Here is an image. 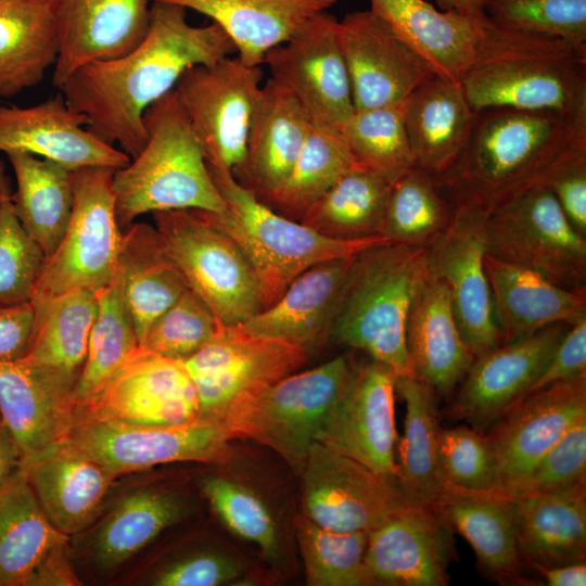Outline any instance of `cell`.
Masks as SVG:
<instances>
[{
  "mask_svg": "<svg viewBox=\"0 0 586 586\" xmlns=\"http://www.w3.org/2000/svg\"><path fill=\"white\" fill-rule=\"evenodd\" d=\"M434 508L471 545L487 578L505 585L530 584L518 549L513 500L500 492L450 485Z\"/></svg>",
  "mask_w": 586,
  "mask_h": 586,
  "instance_id": "4dcf8cb0",
  "label": "cell"
},
{
  "mask_svg": "<svg viewBox=\"0 0 586 586\" xmlns=\"http://www.w3.org/2000/svg\"><path fill=\"white\" fill-rule=\"evenodd\" d=\"M391 186L383 177L355 166L317 199L298 221L336 241L381 237Z\"/></svg>",
  "mask_w": 586,
  "mask_h": 586,
  "instance_id": "7bdbcfd3",
  "label": "cell"
},
{
  "mask_svg": "<svg viewBox=\"0 0 586 586\" xmlns=\"http://www.w3.org/2000/svg\"><path fill=\"white\" fill-rule=\"evenodd\" d=\"M524 563L559 565L586 559V479L513 500Z\"/></svg>",
  "mask_w": 586,
  "mask_h": 586,
  "instance_id": "836d02e7",
  "label": "cell"
},
{
  "mask_svg": "<svg viewBox=\"0 0 586 586\" xmlns=\"http://www.w3.org/2000/svg\"><path fill=\"white\" fill-rule=\"evenodd\" d=\"M352 364L342 355L313 369L295 371L232 402L218 423L231 438L255 440L292 466L303 468L346 384Z\"/></svg>",
  "mask_w": 586,
  "mask_h": 586,
  "instance_id": "52a82bcc",
  "label": "cell"
},
{
  "mask_svg": "<svg viewBox=\"0 0 586 586\" xmlns=\"http://www.w3.org/2000/svg\"><path fill=\"white\" fill-rule=\"evenodd\" d=\"M438 9L454 11L459 14L472 17L480 22H486L483 0H435Z\"/></svg>",
  "mask_w": 586,
  "mask_h": 586,
  "instance_id": "e7e4bbea",
  "label": "cell"
},
{
  "mask_svg": "<svg viewBox=\"0 0 586 586\" xmlns=\"http://www.w3.org/2000/svg\"><path fill=\"white\" fill-rule=\"evenodd\" d=\"M58 52L51 0H0L1 98L39 85Z\"/></svg>",
  "mask_w": 586,
  "mask_h": 586,
  "instance_id": "f35d334b",
  "label": "cell"
},
{
  "mask_svg": "<svg viewBox=\"0 0 586 586\" xmlns=\"http://www.w3.org/2000/svg\"><path fill=\"white\" fill-rule=\"evenodd\" d=\"M454 213L441 181L415 166L391 186L381 237L391 243L430 247L448 228Z\"/></svg>",
  "mask_w": 586,
  "mask_h": 586,
  "instance_id": "bcb514c9",
  "label": "cell"
},
{
  "mask_svg": "<svg viewBox=\"0 0 586 586\" xmlns=\"http://www.w3.org/2000/svg\"><path fill=\"white\" fill-rule=\"evenodd\" d=\"M484 219L455 207L450 225L428 252V269L446 285L461 336L475 357L502 343L484 264Z\"/></svg>",
  "mask_w": 586,
  "mask_h": 586,
  "instance_id": "ac0fdd59",
  "label": "cell"
},
{
  "mask_svg": "<svg viewBox=\"0 0 586 586\" xmlns=\"http://www.w3.org/2000/svg\"><path fill=\"white\" fill-rule=\"evenodd\" d=\"M237 52L216 23L193 26L180 5L154 1L149 29L126 54L76 69L59 88L86 128L133 158L146 141V109L171 91L190 67L212 65Z\"/></svg>",
  "mask_w": 586,
  "mask_h": 586,
  "instance_id": "6da1fadb",
  "label": "cell"
},
{
  "mask_svg": "<svg viewBox=\"0 0 586 586\" xmlns=\"http://www.w3.org/2000/svg\"><path fill=\"white\" fill-rule=\"evenodd\" d=\"M477 114L461 82L434 76L419 86L404 111L415 165L442 179L462 154Z\"/></svg>",
  "mask_w": 586,
  "mask_h": 586,
  "instance_id": "d6a6232c",
  "label": "cell"
},
{
  "mask_svg": "<svg viewBox=\"0 0 586 586\" xmlns=\"http://www.w3.org/2000/svg\"><path fill=\"white\" fill-rule=\"evenodd\" d=\"M21 460V449L0 417V488L18 471Z\"/></svg>",
  "mask_w": 586,
  "mask_h": 586,
  "instance_id": "be15d7a7",
  "label": "cell"
},
{
  "mask_svg": "<svg viewBox=\"0 0 586 586\" xmlns=\"http://www.w3.org/2000/svg\"><path fill=\"white\" fill-rule=\"evenodd\" d=\"M586 140V115L489 107L455 166L440 179L454 207L485 217L545 186L556 166Z\"/></svg>",
  "mask_w": 586,
  "mask_h": 586,
  "instance_id": "7a4b0ae2",
  "label": "cell"
},
{
  "mask_svg": "<svg viewBox=\"0 0 586 586\" xmlns=\"http://www.w3.org/2000/svg\"><path fill=\"white\" fill-rule=\"evenodd\" d=\"M483 232L487 254L559 286L586 289V238L570 224L546 186L486 216Z\"/></svg>",
  "mask_w": 586,
  "mask_h": 586,
  "instance_id": "30bf717a",
  "label": "cell"
},
{
  "mask_svg": "<svg viewBox=\"0 0 586 586\" xmlns=\"http://www.w3.org/2000/svg\"><path fill=\"white\" fill-rule=\"evenodd\" d=\"M396 378L387 366L370 357L353 361L346 384L317 440L395 483Z\"/></svg>",
  "mask_w": 586,
  "mask_h": 586,
  "instance_id": "5bb4252c",
  "label": "cell"
},
{
  "mask_svg": "<svg viewBox=\"0 0 586 586\" xmlns=\"http://www.w3.org/2000/svg\"><path fill=\"white\" fill-rule=\"evenodd\" d=\"M97 296L98 313L90 330L84 366L73 391L75 415L101 392L140 347L125 303L118 268Z\"/></svg>",
  "mask_w": 586,
  "mask_h": 586,
  "instance_id": "ee69618b",
  "label": "cell"
},
{
  "mask_svg": "<svg viewBox=\"0 0 586 586\" xmlns=\"http://www.w3.org/2000/svg\"><path fill=\"white\" fill-rule=\"evenodd\" d=\"M581 374H586V319L568 327L525 395Z\"/></svg>",
  "mask_w": 586,
  "mask_h": 586,
  "instance_id": "680465c9",
  "label": "cell"
},
{
  "mask_svg": "<svg viewBox=\"0 0 586 586\" xmlns=\"http://www.w3.org/2000/svg\"><path fill=\"white\" fill-rule=\"evenodd\" d=\"M396 393L405 404L398 446L399 489L408 502L435 507L450 487L438 457L442 428L437 395L416 375L397 377Z\"/></svg>",
  "mask_w": 586,
  "mask_h": 586,
  "instance_id": "8d00e7d4",
  "label": "cell"
},
{
  "mask_svg": "<svg viewBox=\"0 0 586 586\" xmlns=\"http://www.w3.org/2000/svg\"><path fill=\"white\" fill-rule=\"evenodd\" d=\"M355 166L341 131L313 122L285 181L259 201L298 221L317 199Z\"/></svg>",
  "mask_w": 586,
  "mask_h": 586,
  "instance_id": "f6af8a7d",
  "label": "cell"
},
{
  "mask_svg": "<svg viewBox=\"0 0 586 586\" xmlns=\"http://www.w3.org/2000/svg\"><path fill=\"white\" fill-rule=\"evenodd\" d=\"M405 101L354 111L339 129L355 164L391 183L416 166L405 128Z\"/></svg>",
  "mask_w": 586,
  "mask_h": 586,
  "instance_id": "7dc6e473",
  "label": "cell"
},
{
  "mask_svg": "<svg viewBox=\"0 0 586 586\" xmlns=\"http://www.w3.org/2000/svg\"><path fill=\"white\" fill-rule=\"evenodd\" d=\"M143 123L146 130L143 148L113 176L119 228L127 229L146 213L178 209L226 213L227 204L174 89L146 109Z\"/></svg>",
  "mask_w": 586,
  "mask_h": 586,
  "instance_id": "5b68a950",
  "label": "cell"
},
{
  "mask_svg": "<svg viewBox=\"0 0 586 586\" xmlns=\"http://www.w3.org/2000/svg\"><path fill=\"white\" fill-rule=\"evenodd\" d=\"M440 464L446 481L473 492H500L494 453L485 433L463 424L441 429Z\"/></svg>",
  "mask_w": 586,
  "mask_h": 586,
  "instance_id": "db71d44e",
  "label": "cell"
},
{
  "mask_svg": "<svg viewBox=\"0 0 586 586\" xmlns=\"http://www.w3.org/2000/svg\"><path fill=\"white\" fill-rule=\"evenodd\" d=\"M21 470L48 520L67 536L82 533L99 519L117 477L67 436L23 456Z\"/></svg>",
  "mask_w": 586,
  "mask_h": 586,
  "instance_id": "cb8c5ba5",
  "label": "cell"
},
{
  "mask_svg": "<svg viewBox=\"0 0 586 586\" xmlns=\"http://www.w3.org/2000/svg\"><path fill=\"white\" fill-rule=\"evenodd\" d=\"M586 417V374L558 381L515 402L484 432L504 492Z\"/></svg>",
  "mask_w": 586,
  "mask_h": 586,
  "instance_id": "44dd1931",
  "label": "cell"
},
{
  "mask_svg": "<svg viewBox=\"0 0 586 586\" xmlns=\"http://www.w3.org/2000/svg\"><path fill=\"white\" fill-rule=\"evenodd\" d=\"M460 82L477 112L511 107L586 115V46L488 21Z\"/></svg>",
  "mask_w": 586,
  "mask_h": 586,
  "instance_id": "3957f363",
  "label": "cell"
},
{
  "mask_svg": "<svg viewBox=\"0 0 586 586\" xmlns=\"http://www.w3.org/2000/svg\"><path fill=\"white\" fill-rule=\"evenodd\" d=\"M429 247L382 243L351 263L330 341L364 352L397 377L415 375L406 342L411 302L428 273Z\"/></svg>",
  "mask_w": 586,
  "mask_h": 586,
  "instance_id": "277c9868",
  "label": "cell"
},
{
  "mask_svg": "<svg viewBox=\"0 0 586 586\" xmlns=\"http://www.w3.org/2000/svg\"><path fill=\"white\" fill-rule=\"evenodd\" d=\"M152 215L189 289L205 302L220 326L242 324L263 309L255 271L231 237L198 209Z\"/></svg>",
  "mask_w": 586,
  "mask_h": 586,
  "instance_id": "9c48e42d",
  "label": "cell"
},
{
  "mask_svg": "<svg viewBox=\"0 0 586 586\" xmlns=\"http://www.w3.org/2000/svg\"><path fill=\"white\" fill-rule=\"evenodd\" d=\"M262 79V65L231 55L190 67L178 79L174 90L207 163L230 171L241 165Z\"/></svg>",
  "mask_w": 586,
  "mask_h": 586,
  "instance_id": "8fae6325",
  "label": "cell"
},
{
  "mask_svg": "<svg viewBox=\"0 0 586 586\" xmlns=\"http://www.w3.org/2000/svg\"><path fill=\"white\" fill-rule=\"evenodd\" d=\"M534 570L544 578L548 586H585V561L559 565H533Z\"/></svg>",
  "mask_w": 586,
  "mask_h": 586,
  "instance_id": "6125c7cd",
  "label": "cell"
},
{
  "mask_svg": "<svg viewBox=\"0 0 586 586\" xmlns=\"http://www.w3.org/2000/svg\"><path fill=\"white\" fill-rule=\"evenodd\" d=\"M67 540L53 546L39 562L28 586H78L77 577L68 556Z\"/></svg>",
  "mask_w": 586,
  "mask_h": 586,
  "instance_id": "94428289",
  "label": "cell"
},
{
  "mask_svg": "<svg viewBox=\"0 0 586 586\" xmlns=\"http://www.w3.org/2000/svg\"><path fill=\"white\" fill-rule=\"evenodd\" d=\"M12 193L0 161V306L31 301L46 258L17 219Z\"/></svg>",
  "mask_w": 586,
  "mask_h": 586,
  "instance_id": "681fc988",
  "label": "cell"
},
{
  "mask_svg": "<svg viewBox=\"0 0 586 586\" xmlns=\"http://www.w3.org/2000/svg\"><path fill=\"white\" fill-rule=\"evenodd\" d=\"M154 0H51L59 38L52 85L79 67L122 56L144 38Z\"/></svg>",
  "mask_w": 586,
  "mask_h": 586,
  "instance_id": "603a6c76",
  "label": "cell"
},
{
  "mask_svg": "<svg viewBox=\"0 0 586 586\" xmlns=\"http://www.w3.org/2000/svg\"><path fill=\"white\" fill-rule=\"evenodd\" d=\"M406 342L415 375L440 397H450L475 359L459 331L446 285L429 269L411 302Z\"/></svg>",
  "mask_w": 586,
  "mask_h": 586,
  "instance_id": "f1b7e54d",
  "label": "cell"
},
{
  "mask_svg": "<svg viewBox=\"0 0 586 586\" xmlns=\"http://www.w3.org/2000/svg\"><path fill=\"white\" fill-rule=\"evenodd\" d=\"M123 293L139 344L151 324L189 289L155 227L132 224L118 257Z\"/></svg>",
  "mask_w": 586,
  "mask_h": 586,
  "instance_id": "74e56055",
  "label": "cell"
},
{
  "mask_svg": "<svg viewBox=\"0 0 586 586\" xmlns=\"http://www.w3.org/2000/svg\"><path fill=\"white\" fill-rule=\"evenodd\" d=\"M62 93L27 107L0 106V152L23 151L71 170L85 167L120 169L130 157L87 128Z\"/></svg>",
  "mask_w": 586,
  "mask_h": 586,
  "instance_id": "d4e9b609",
  "label": "cell"
},
{
  "mask_svg": "<svg viewBox=\"0 0 586 586\" xmlns=\"http://www.w3.org/2000/svg\"><path fill=\"white\" fill-rule=\"evenodd\" d=\"M483 8L495 25L586 46V0H483Z\"/></svg>",
  "mask_w": 586,
  "mask_h": 586,
  "instance_id": "816d5d0a",
  "label": "cell"
},
{
  "mask_svg": "<svg viewBox=\"0 0 586 586\" xmlns=\"http://www.w3.org/2000/svg\"><path fill=\"white\" fill-rule=\"evenodd\" d=\"M574 229L586 238V140L552 170L546 184Z\"/></svg>",
  "mask_w": 586,
  "mask_h": 586,
  "instance_id": "6f0895ef",
  "label": "cell"
},
{
  "mask_svg": "<svg viewBox=\"0 0 586 586\" xmlns=\"http://www.w3.org/2000/svg\"><path fill=\"white\" fill-rule=\"evenodd\" d=\"M453 530L431 506L405 502L368 532L365 585L445 586Z\"/></svg>",
  "mask_w": 586,
  "mask_h": 586,
  "instance_id": "e0dca14e",
  "label": "cell"
},
{
  "mask_svg": "<svg viewBox=\"0 0 586 586\" xmlns=\"http://www.w3.org/2000/svg\"><path fill=\"white\" fill-rule=\"evenodd\" d=\"M242 574L240 562L218 552L189 555L158 570L151 584L157 586H218Z\"/></svg>",
  "mask_w": 586,
  "mask_h": 586,
  "instance_id": "9f6ffc18",
  "label": "cell"
},
{
  "mask_svg": "<svg viewBox=\"0 0 586 586\" xmlns=\"http://www.w3.org/2000/svg\"><path fill=\"white\" fill-rule=\"evenodd\" d=\"M311 125L296 98L269 78L252 114L243 161L232 175L258 200L266 198L290 175Z\"/></svg>",
  "mask_w": 586,
  "mask_h": 586,
  "instance_id": "484cf974",
  "label": "cell"
},
{
  "mask_svg": "<svg viewBox=\"0 0 586 586\" xmlns=\"http://www.w3.org/2000/svg\"><path fill=\"white\" fill-rule=\"evenodd\" d=\"M586 479V417L576 421L504 495L517 500Z\"/></svg>",
  "mask_w": 586,
  "mask_h": 586,
  "instance_id": "11a10c76",
  "label": "cell"
},
{
  "mask_svg": "<svg viewBox=\"0 0 586 586\" xmlns=\"http://www.w3.org/2000/svg\"><path fill=\"white\" fill-rule=\"evenodd\" d=\"M74 385L25 358L0 362V417L22 457L68 436Z\"/></svg>",
  "mask_w": 586,
  "mask_h": 586,
  "instance_id": "4316f807",
  "label": "cell"
},
{
  "mask_svg": "<svg viewBox=\"0 0 586 586\" xmlns=\"http://www.w3.org/2000/svg\"><path fill=\"white\" fill-rule=\"evenodd\" d=\"M370 9L432 69L460 82L488 23L435 8L425 0H369Z\"/></svg>",
  "mask_w": 586,
  "mask_h": 586,
  "instance_id": "f546056e",
  "label": "cell"
},
{
  "mask_svg": "<svg viewBox=\"0 0 586 586\" xmlns=\"http://www.w3.org/2000/svg\"><path fill=\"white\" fill-rule=\"evenodd\" d=\"M337 39L355 111L400 103L435 76L371 10L339 21Z\"/></svg>",
  "mask_w": 586,
  "mask_h": 586,
  "instance_id": "7402d4cb",
  "label": "cell"
},
{
  "mask_svg": "<svg viewBox=\"0 0 586 586\" xmlns=\"http://www.w3.org/2000/svg\"><path fill=\"white\" fill-rule=\"evenodd\" d=\"M77 418L174 425L200 417L195 387L183 365L139 347Z\"/></svg>",
  "mask_w": 586,
  "mask_h": 586,
  "instance_id": "d6986e66",
  "label": "cell"
},
{
  "mask_svg": "<svg viewBox=\"0 0 586 586\" xmlns=\"http://www.w3.org/2000/svg\"><path fill=\"white\" fill-rule=\"evenodd\" d=\"M337 22L327 11L315 14L286 41L269 50L263 64L314 123L340 129L355 109Z\"/></svg>",
  "mask_w": 586,
  "mask_h": 586,
  "instance_id": "9a60e30c",
  "label": "cell"
},
{
  "mask_svg": "<svg viewBox=\"0 0 586 586\" xmlns=\"http://www.w3.org/2000/svg\"><path fill=\"white\" fill-rule=\"evenodd\" d=\"M68 538L48 520L20 467L0 488V586H28L47 552Z\"/></svg>",
  "mask_w": 586,
  "mask_h": 586,
  "instance_id": "60d3db41",
  "label": "cell"
},
{
  "mask_svg": "<svg viewBox=\"0 0 586 586\" xmlns=\"http://www.w3.org/2000/svg\"><path fill=\"white\" fill-rule=\"evenodd\" d=\"M207 166L228 209L224 214L198 211L231 237L246 255L258 281L263 309L273 304L292 280L310 266L351 257L370 246L390 242L383 237L359 241L322 237L259 201L229 169L209 163Z\"/></svg>",
  "mask_w": 586,
  "mask_h": 586,
  "instance_id": "8992f818",
  "label": "cell"
},
{
  "mask_svg": "<svg viewBox=\"0 0 586 586\" xmlns=\"http://www.w3.org/2000/svg\"><path fill=\"white\" fill-rule=\"evenodd\" d=\"M307 357L295 344L257 336L235 324L219 326L212 340L181 364L195 387L199 417L218 422L232 402L297 371Z\"/></svg>",
  "mask_w": 586,
  "mask_h": 586,
  "instance_id": "4fadbf2b",
  "label": "cell"
},
{
  "mask_svg": "<svg viewBox=\"0 0 586 586\" xmlns=\"http://www.w3.org/2000/svg\"><path fill=\"white\" fill-rule=\"evenodd\" d=\"M16 182L13 208L24 230L46 257L60 243L74 200V171L23 151L5 153Z\"/></svg>",
  "mask_w": 586,
  "mask_h": 586,
  "instance_id": "ab89813d",
  "label": "cell"
},
{
  "mask_svg": "<svg viewBox=\"0 0 586 586\" xmlns=\"http://www.w3.org/2000/svg\"><path fill=\"white\" fill-rule=\"evenodd\" d=\"M188 513V501L178 492L137 489L84 531L85 556L100 571L115 570Z\"/></svg>",
  "mask_w": 586,
  "mask_h": 586,
  "instance_id": "e575fe53",
  "label": "cell"
},
{
  "mask_svg": "<svg viewBox=\"0 0 586 586\" xmlns=\"http://www.w3.org/2000/svg\"><path fill=\"white\" fill-rule=\"evenodd\" d=\"M296 537L310 586H365L367 532L321 527L307 517L295 520Z\"/></svg>",
  "mask_w": 586,
  "mask_h": 586,
  "instance_id": "c3c4849f",
  "label": "cell"
},
{
  "mask_svg": "<svg viewBox=\"0 0 586 586\" xmlns=\"http://www.w3.org/2000/svg\"><path fill=\"white\" fill-rule=\"evenodd\" d=\"M202 489L221 521L238 536L252 542L269 557L279 551L272 517L265 504L241 484L221 476H207Z\"/></svg>",
  "mask_w": 586,
  "mask_h": 586,
  "instance_id": "f5cc1de1",
  "label": "cell"
},
{
  "mask_svg": "<svg viewBox=\"0 0 586 586\" xmlns=\"http://www.w3.org/2000/svg\"><path fill=\"white\" fill-rule=\"evenodd\" d=\"M219 326L205 302L188 289L151 324L140 347L181 362L206 345Z\"/></svg>",
  "mask_w": 586,
  "mask_h": 586,
  "instance_id": "f907efd6",
  "label": "cell"
},
{
  "mask_svg": "<svg viewBox=\"0 0 586 586\" xmlns=\"http://www.w3.org/2000/svg\"><path fill=\"white\" fill-rule=\"evenodd\" d=\"M354 256L310 266L292 280L273 304L242 323V328L257 336L290 342L308 354L323 345L330 341L336 306Z\"/></svg>",
  "mask_w": 586,
  "mask_h": 586,
  "instance_id": "83f0119b",
  "label": "cell"
},
{
  "mask_svg": "<svg viewBox=\"0 0 586 586\" xmlns=\"http://www.w3.org/2000/svg\"><path fill=\"white\" fill-rule=\"evenodd\" d=\"M209 17L232 40L238 58L262 65L266 53L286 41L309 17L337 0H154Z\"/></svg>",
  "mask_w": 586,
  "mask_h": 586,
  "instance_id": "d590c367",
  "label": "cell"
},
{
  "mask_svg": "<svg viewBox=\"0 0 586 586\" xmlns=\"http://www.w3.org/2000/svg\"><path fill=\"white\" fill-rule=\"evenodd\" d=\"M115 169L74 170L73 208L66 230L44 258L33 304L77 292H98L115 276L123 233L113 192Z\"/></svg>",
  "mask_w": 586,
  "mask_h": 586,
  "instance_id": "ba28073f",
  "label": "cell"
},
{
  "mask_svg": "<svg viewBox=\"0 0 586 586\" xmlns=\"http://www.w3.org/2000/svg\"><path fill=\"white\" fill-rule=\"evenodd\" d=\"M488 279L502 343L548 326H573L586 319V289L559 286L539 273L486 253Z\"/></svg>",
  "mask_w": 586,
  "mask_h": 586,
  "instance_id": "1f68e13d",
  "label": "cell"
},
{
  "mask_svg": "<svg viewBox=\"0 0 586 586\" xmlns=\"http://www.w3.org/2000/svg\"><path fill=\"white\" fill-rule=\"evenodd\" d=\"M569 326L557 323L475 357L456 387L447 417L479 432L525 396Z\"/></svg>",
  "mask_w": 586,
  "mask_h": 586,
  "instance_id": "ffe728a7",
  "label": "cell"
},
{
  "mask_svg": "<svg viewBox=\"0 0 586 586\" xmlns=\"http://www.w3.org/2000/svg\"><path fill=\"white\" fill-rule=\"evenodd\" d=\"M35 323L31 302L0 306V362L23 358L29 347Z\"/></svg>",
  "mask_w": 586,
  "mask_h": 586,
  "instance_id": "91938a15",
  "label": "cell"
},
{
  "mask_svg": "<svg viewBox=\"0 0 586 586\" xmlns=\"http://www.w3.org/2000/svg\"><path fill=\"white\" fill-rule=\"evenodd\" d=\"M33 305L34 330L23 358L75 387L98 313L97 292L77 291Z\"/></svg>",
  "mask_w": 586,
  "mask_h": 586,
  "instance_id": "b9f144b4",
  "label": "cell"
},
{
  "mask_svg": "<svg viewBox=\"0 0 586 586\" xmlns=\"http://www.w3.org/2000/svg\"><path fill=\"white\" fill-rule=\"evenodd\" d=\"M67 437L116 476L171 462H226L233 454L230 434L201 418L174 425L77 418Z\"/></svg>",
  "mask_w": 586,
  "mask_h": 586,
  "instance_id": "7c38bea8",
  "label": "cell"
},
{
  "mask_svg": "<svg viewBox=\"0 0 586 586\" xmlns=\"http://www.w3.org/2000/svg\"><path fill=\"white\" fill-rule=\"evenodd\" d=\"M302 471L304 515L328 530L368 533L408 502L397 483L319 442Z\"/></svg>",
  "mask_w": 586,
  "mask_h": 586,
  "instance_id": "2e32d148",
  "label": "cell"
}]
</instances>
